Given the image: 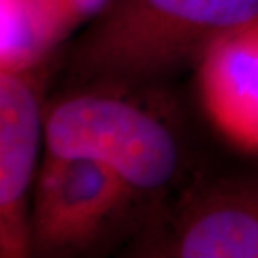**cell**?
<instances>
[{
    "mask_svg": "<svg viewBox=\"0 0 258 258\" xmlns=\"http://www.w3.org/2000/svg\"><path fill=\"white\" fill-rule=\"evenodd\" d=\"M255 22L258 0H104L64 49L60 87H169L220 39Z\"/></svg>",
    "mask_w": 258,
    "mask_h": 258,
    "instance_id": "1",
    "label": "cell"
},
{
    "mask_svg": "<svg viewBox=\"0 0 258 258\" xmlns=\"http://www.w3.org/2000/svg\"><path fill=\"white\" fill-rule=\"evenodd\" d=\"M166 91L60 87L44 106V149L101 161L164 203L205 164L168 111Z\"/></svg>",
    "mask_w": 258,
    "mask_h": 258,
    "instance_id": "2",
    "label": "cell"
},
{
    "mask_svg": "<svg viewBox=\"0 0 258 258\" xmlns=\"http://www.w3.org/2000/svg\"><path fill=\"white\" fill-rule=\"evenodd\" d=\"M161 205L101 161L44 149L30 205V258L124 256Z\"/></svg>",
    "mask_w": 258,
    "mask_h": 258,
    "instance_id": "3",
    "label": "cell"
},
{
    "mask_svg": "<svg viewBox=\"0 0 258 258\" xmlns=\"http://www.w3.org/2000/svg\"><path fill=\"white\" fill-rule=\"evenodd\" d=\"M124 256L258 258V168L205 163L159 206Z\"/></svg>",
    "mask_w": 258,
    "mask_h": 258,
    "instance_id": "4",
    "label": "cell"
},
{
    "mask_svg": "<svg viewBox=\"0 0 258 258\" xmlns=\"http://www.w3.org/2000/svg\"><path fill=\"white\" fill-rule=\"evenodd\" d=\"M47 60L5 62L0 71V256L30 258L29 221L44 146Z\"/></svg>",
    "mask_w": 258,
    "mask_h": 258,
    "instance_id": "5",
    "label": "cell"
},
{
    "mask_svg": "<svg viewBox=\"0 0 258 258\" xmlns=\"http://www.w3.org/2000/svg\"><path fill=\"white\" fill-rule=\"evenodd\" d=\"M195 77L210 127L235 149L258 156V22L220 39Z\"/></svg>",
    "mask_w": 258,
    "mask_h": 258,
    "instance_id": "6",
    "label": "cell"
}]
</instances>
